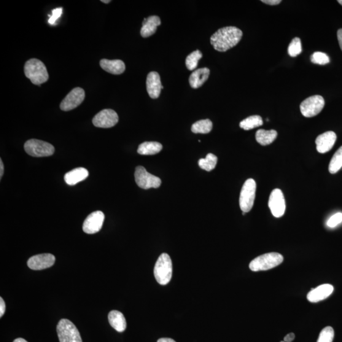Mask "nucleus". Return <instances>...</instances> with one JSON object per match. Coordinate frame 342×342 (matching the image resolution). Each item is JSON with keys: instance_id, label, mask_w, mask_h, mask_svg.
<instances>
[{"instance_id": "nucleus-14", "label": "nucleus", "mask_w": 342, "mask_h": 342, "mask_svg": "<svg viewBox=\"0 0 342 342\" xmlns=\"http://www.w3.org/2000/svg\"><path fill=\"white\" fill-rule=\"evenodd\" d=\"M55 262V257L51 254L34 255L28 261V266L32 270H43L52 267Z\"/></svg>"}, {"instance_id": "nucleus-13", "label": "nucleus", "mask_w": 342, "mask_h": 342, "mask_svg": "<svg viewBox=\"0 0 342 342\" xmlns=\"http://www.w3.org/2000/svg\"><path fill=\"white\" fill-rule=\"evenodd\" d=\"M105 220L102 211H95L88 215L83 223V230L87 234H95L100 231Z\"/></svg>"}, {"instance_id": "nucleus-15", "label": "nucleus", "mask_w": 342, "mask_h": 342, "mask_svg": "<svg viewBox=\"0 0 342 342\" xmlns=\"http://www.w3.org/2000/svg\"><path fill=\"white\" fill-rule=\"evenodd\" d=\"M336 140L333 131H328L320 134L316 139V149L320 153H325L332 149Z\"/></svg>"}, {"instance_id": "nucleus-3", "label": "nucleus", "mask_w": 342, "mask_h": 342, "mask_svg": "<svg viewBox=\"0 0 342 342\" xmlns=\"http://www.w3.org/2000/svg\"><path fill=\"white\" fill-rule=\"evenodd\" d=\"M284 258L277 252H270L260 255L250 263L249 268L252 271H267L276 267L283 263Z\"/></svg>"}, {"instance_id": "nucleus-24", "label": "nucleus", "mask_w": 342, "mask_h": 342, "mask_svg": "<svg viewBox=\"0 0 342 342\" xmlns=\"http://www.w3.org/2000/svg\"><path fill=\"white\" fill-rule=\"evenodd\" d=\"M162 149H163V145L160 143L144 142L139 145L138 153L143 155H152L159 153Z\"/></svg>"}, {"instance_id": "nucleus-2", "label": "nucleus", "mask_w": 342, "mask_h": 342, "mask_svg": "<svg viewBox=\"0 0 342 342\" xmlns=\"http://www.w3.org/2000/svg\"><path fill=\"white\" fill-rule=\"evenodd\" d=\"M24 73L32 84L40 86L49 79L47 67L41 61L31 58L24 66Z\"/></svg>"}, {"instance_id": "nucleus-31", "label": "nucleus", "mask_w": 342, "mask_h": 342, "mask_svg": "<svg viewBox=\"0 0 342 342\" xmlns=\"http://www.w3.org/2000/svg\"><path fill=\"white\" fill-rule=\"evenodd\" d=\"M335 336V332L332 327H327L323 328L319 334L317 342H332Z\"/></svg>"}, {"instance_id": "nucleus-44", "label": "nucleus", "mask_w": 342, "mask_h": 342, "mask_svg": "<svg viewBox=\"0 0 342 342\" xmlns=\"http://www.w3.org/2000/svg\"><path fill=\"white\" fill-rule=\"evenodd\" d=\"M280 342H285V341H280Z\"/></svg>"}, {"instance_id": "nucleus-21", "label": "nucleus", "mask_w": 342, "mask_h": 342, "mask_svg": "<svg viewBox=\"0 0 342 342\" xmlns=\"http://www.w3.org/2000/svg\"><path fill=\"white\" fill-rule=\"evenodd\" d=\"M209 75L210 70L206 67L196 70L191 74L189 78L191 87L193 89L201 87L208 79Z\"/></svg>"}, {"instance_id": "nucleus-36", "label": "nucleus", "mask_w": 342, "mask_h": 342, "mask_svg": "<svg viewBox=\"0 0 342 342\" xmlns=\"http://www.w3.org/2000/svg\"><path fill=\"white\" fill-rule=\"evenodd\" d=\"M261 2L269 5H279L281 2V0H262Z\"/></svg>"}, {"instance_id": "nucleus-6", "label": "nucleus", "mask_w": 342, "mask_h": 342, "mask_svg": "<svg viewBox=\"0 0 342 342\" xmlns=\"http://www.w3.org/2000/svg\"><path fill=\"white\" fill-rule=\"evenodd\" d=\"M256 187L254 180L249 179L245 182L242 188L239 203L242 211L245 213L251 211L254 206Z\"/></svg>"}, {"instance_id": "nucleus-17", "label": "nucleus", "mask_w": 342, "mask_h": 342, "mask_svg": "<svg viewBox=\"0 0 342 342\" xmlns=\"http://www.w3.org/2000/svg\"><path fill=\"white\" fill-rule=\"evenodd\" d=\"M334 287L332 285L324 284L320 285L316 289H312L310 292H309L307 298L312 303H319L320 301L326 299L330 297L333 292Z\"/></svg>"}, {"instance_id": "nucleus-18", "label": "nucleus", "mask_w": 342, "mask_h": 342, "mask_svg": "<svg viewBox=\"0 0 342 342\" xmlns=\"http://www.w3.org/2000/svg\"><path fill=\"white\" fill-rule=\"evenodd\" d=\"M161 21L158 16H150L145 18L143 22V26L140 31L143 37H148L155 33L157 27L160 26Z\"/></svg>"}, {"instance_id": "nucleus-38", "label": "nucleus", "mask_w": 342, "mask_h": 342, "mask_svg": "<svg viewBox=\"0 0 342 342\" xmlns=\"http://www.w3.org/2000/svg\"><path fill=\"white\" fill-rule=\"evenodd\" d=\"M337 37L339 43V45H340L341 50L342 51V29H338L337 32Z\"/></svg>"}, {"instance_id": "nucleus-10", "label": "nucleus", "mask_w": 342, "mask_h": 342, "mask_svg": "<svg viewBox=\"0 0 342 342\" xmlns=\"http://www.w3.org/2000/svg\"><path fill=\"white\" fill-rule=\"evenodd\" d=\"M268 206L273 216L279 218L285 214L286 204L282 191L274 189L269 196Z\"/></svg>"}, {"instance_id": "nucleus-43", "label": "nucleus", "mask_w": 342, "mask_h": 342, "mask_svg": "<svg viewBox=\"0 0 342 342\" xmlns=\"http://www.w3.org/2000/svg\"><path fill=\"white\" fill-rule=\"evenodd\" d=\"M338 2L339 4H340L341 5H342V0H338Z\"/></svg>"}, {"instance_id": "nucleus-28", "label": "nucleus", "mask_w": 342, "mask_h": 342, "mask_svg": "<svg viewBox=\"0 0 342 342\" xmlns=\"http://www.w3.org/2000/svg\"><path fill=\"white\" fill-rule=\"evenodd\" d=\"M342 168V146L333 155L329 164V171L331 174H335Z\"/></svg>"}, {"instance_id": "nucleus-27", "label": "nucleus", "mask_w": 342, "mask_h": 342, "mask_svg": "<svg viewBox=\"0 0 342 342\" xmlns=\"http://www.w3.org/2000/svg\"><path fill=\"white\" fill-rule=\"evenodd\" d=\"M217 157L212 153H209L205 158H201L198 161V166L201 169L206 171H211L216 166Z\"/></svg>"}, {"instance_id": "nucleus-20", "label": "nucleus", "mask_w": 342, "mask_h": 342, "mask_svg": "<svg viewBox=\"0 0 342 342\" xmlns=\"http://www.w3.org/2000/svg\"><path fill=\"white\" fill-rule=\"evenodd\" d=\"M88 176L89 172L87 169L79 168L67 172L65 175L64 179L67 185L73 186L77 184L78 183L84 181Z\"/></svg>"}, {"instance_id": "nucleus-29", "label": "nucleus", "mask_w": 342, "mask_h": 342, "mask_svg": "<svg viewBox=\"0 0 342 342\" xmlns=\"http://www.w3.org/2000/svg\"><path fill=\"white\" fill-rule=\"evenodd\" d=\"M203 57V53L200 50L194 51L186 58V66L189 71H193L198 66V61Z\"/></svg>"}, {"instance_id": "nucleus-30", "label": "nucleus", "mask_w": 342, "mask_h": 342, "mask_svg": "<svg viewBox=\"0 0 342 342\" xmlns=\"http://www.w3.org/2000/svg\"><path fill=\"white\" fill-rule=\"evenodd\" d=\"M303 48H301V41L299 37H295L290 43L289 48H288V52L289 55L292 57H296L301 53Z\"/></svg>"}, {"instance_id": "nucleus-32", "label": "nucleus", "mask_w": 342, "mask_h": 342, "mask_svg": "<svg viewBox=\"0 0 342 342\" xmlns=\"http://www.w3.org/2000/svg\"><path fill=\"white\" fill-rule=\"evenodd\" d=\"M312 63L319 65H326L330 63L329 56L327 54L320 52H314L311 56Z\"/></svg>"}, {"instance_id": "nucleus-26", "label": "nucleus", "mask_w": 342, "mask_h": 342, "mask_svg": "<svg viewBox=\"0 0 342 342\" xmlns=\"http://www.w3.org/2000/svg\"><path fill=\"white\" fill-rule=\"evenodd\" d=\"M212 129V123L211 120L204 119L197 121L194 123L192 127V131L194 133L207 134Z\"/></svg>"}, {"instance_id": "nucleus-34", "label": "nucleus", "mask_w": 342, "mask_h": 342, "mask_svg": "<svg viewBox=\"0 0 342 342\" xmlns=\"http://www.w3.org/2000/svg\"><path fill=\"white\" fill-rule=\"evenodd\" d=\"M62 13H63V9L62 8H57V9L52 10V15L50 16V19L48 20V23L51 25H53L55 24V22L60 18Z\"/></svg>"}, {"instance_id": "nucleus-41", "label": "nucleus", "mask_w": 342, "mask_h": 342, "mask_svg": "<svg viewBox=\"0 0 342 342\" xmlns=\"http://www.w3.org/2000/svg\"><path fill=\"white\" fill-rule=\"evenodd\" d=\"M13 342H28V341H27L26 340H24V338H18L15 339V340L14 341H13Z\"/></svg>"}, {"instance_id": "nucleus-8", "label": "nucleus", "mask_w": 342, "mask_h": 342, "mask_svg": "<svg viewBox=\"0 0 342 342\" xmlns=\"http://www.w3.org/2000/svg\"><path fill=\"white\" fill-rule=\"evenodd\" d=\"M325 104V99L323 96H312L301 102L300 106V112L304 117H314L321 112Z\"/></svg>"}, {"instance_id": "nucleus-23", "label": "nucleus", "mask_w": 342, "mask_h": 342, "mask_svg": "<svg viewBox=\"0 0 342 342\" xmlns=\"http://www.w3.org/2000/svg\"><path fill=\"white\" fill-rule=\"evenodd\" d=\"M278 133L275 130H265V129H259L256 132L255 138L256 141L261 145L266 146V145H270L277 138Z\"/></svg>"}, {"instance_id": "nucleus-33", "label": "nucleus", "mask_w": 342, "mask_h": 342, "mask_svg": "<svg viewBox=\"0 0 342 342\" xmlns=\"http://www.w3.org/2000/svg\"><path fill=\"white\" fill-rule=\"evenodd\" d=\"M342 222V213L338 212L332 215L327 222V226L330 228H335Z\"/></svg>"}, {"instance_id": "nucleus-16", "label": "nucleus", "mask_w": 342, "mask_h": 342, "mask_svg": "<svg viewBox=\"0 0 342 342\" xmlns=\"http://www.w3.org/2000/svg\"><path fill=\"white\" fill-rule=\"evenodd\" d=\"M162 89H164V86L161 84L159 74L157 72H150L147 78V90L150 98H158Z\"/></svg>"}, {"instance_id": "nucleus-37", "label": "nucleus", "mask_w": 342, "mask_h": 342, "mask_svg": "<svg viewBox=\"0 0 342 342\" xmlns=\"http://www.w3.org/2000/svg\"><path fill=\"white\" fill-rule=\"evenodd\" d=\"M295 337V334L293 333H291L285 336V337L284 338V341L285 342H292L293 341V340H294Z\"/></svg>"}, {"instance_id": "nucleus-25", "label": "nucleus", "mask_w": 342, "mask_h": 342, "mask_svg": "<svg viewBox=\"0 0 342 342\" xmlns=\"http://www.w3.org/2000/svg\"><path fill=\"white\" fill-rule=\"evenodd\" d=\"M263 125L262 117L259 115H252L242 121L239 123V127L244 130L249 131L259 127Z\"/></svg>"}, {"instance_id": "nucleus-4", "label": "nucleus", "mask_w": 342, "mask_h": 342, "mask_svg": "<svg viewBox=\"0 0 342 342\" xmlns=\"http://www.w3.org/2000/svg\"><path fill=\"white\" fill-rule=\"evenodd\" d=\"M172 274V260L168 254L164 253L158 257L154 268V276L157 281L161 285H166L170 282Z\"/></svg>"}, {"instance_id": "nucleus-19", "label": "nucleus", "mask_w": 342, "mask_h": 342, "mask_svg": "<svg viewBox=\"0 0 342 342\" xmlns=\"http://www.w3.org/2000/svg\"><path fill=\"white\" fill-rule=\"evenodd\" d=\"M99 65L104 71L114 75L123 74L126 70L125 64L120 60L110 61L107 59H102L99 62Z\"/></svg>"}, {"instance_id": "nucleus-5", "label": "nucleus", "mask_w": 342, "mask_h": 342, "mask_svg": "<svg viewBox=\"0 0 342 342\" xmlns=\"http://www.w3.org/2000/svg\"><path fill=\"white\" fill-rule=\"evenodd\" d=\"M24 150L28 155L34 157H49L55 152V148L52 145L36 139L27 141L24 145Z\"/></svg>"}, {"instance_id": "nucleus-35", "label": "nucleus", "mask_w": 342, "mask_h": 342, "mask_svg": "<svg viewBox=\"0 0 342 342\" xmlns=\"http://www.w3.org/2000/svg\"><path fill=\"white\" fill-rule=\"evenodd\" d=\"M5 310H6V306H5V301L2 297H0V317L4 316Z\"/></svg>"}, {"instance_id": "nucleus-7", "label": "nucleus", "mask_w": 342, "mask_h": 342, "mask_svg": "<svg viewBox=\"0 0 342 342\" xmlns=\"http://www.w3.org/2000/svg\"><path fill=\"white\" fill-rule=\"evenodd\" d=\"M56 331L60 342H82L79 331L69 319H61L58 323Z\"/></svg>"}, {"instance_id": "nucleus-40", "label": "nucleus", "mask_w": 342, "mask_h": 342, "mask_svg": "<svg viewBox=\"0 0 342 342\" xmlns=\"http://www.w3.org/2000/svg\"><path fill=\"white\" fill-rule=\"evenodd\" d=\"M157 342H176L174 340H172L171 338H160L159 340H158Z\"/></svg>"}, {"instance_id": "nucleus-9", "label": "nucleus", "mask_w": 342, "mask_h": 342, "mask_svg": "<svg viewBox=\"0 0 342 342\" xmlns=\"http://www.w3.org/2000/svg\"><path fill=\"white\" fill-rule=\"evenodd\" d=\"M134 177L137 185L142 189L160 187L162 182L159 177L149 173L144 167L138 166L136 168Z\"/></svg>"}, {"instance_id": "nucleus-39", "label": "nucleus", "mask_w": 342, "mask_h": 342, "mask_svg": "<svg viewBox=\"0 0 342 342\" xmlns=\"http://www.w3.org/2000/svg\"><path fill=\"white\" fill-rule=\"evenodd\" d=\"M4 163H3V161L1 159H0V178L2 179V177L3 176V175H4Z\"/></svg>"}, {"instance_id": "nucleus-1", "label": "nucleus", "mask_w": 342, "mask_h": 342, "mask_svg": "<svg viewBox=\"0 0 342 342\" xmlns=\"http://www.w3.org/2000/svg\"><path fill=\"white\" fill-rule=\"evenodd\" d=\"M243 32L236 27L229 26L220 28L212 35L211 43L215 50L225 52L240 42Z\"/></svg>"}, {"instance_id": "nucleus-42", "label": "nucleus", "mask_w": 342, "mask_h": 342, "mask_svg": "<svg viewBox=\"0 0 342 342\" xmlns=\"http://www.w3.org/2000/svg\"><path fill=\"white\" fill-rule=\"evenodd\" d=\"M102 2L104 3V4H109L110 2H111V1H110V0H102Z\"/></svg>"}, {"instance_id": "nucleus-12", "label": "nucleus", "mask_w": 342, "mask_h": 342, "mask_svg": "<svg viewBox=\"0 0 342 342\" xmlns=\"http://www.w3.org/2000/svg\"><path fill=\"white\" fill-rule=\"evenodd\" d=\"M85 98L83 89L75 88L66 96L61 104V109L63 111H70L79 106Z\"/></svg>"}, {"instance_id": "nucleus-11", "label": "nucleus", "mask_w": 342, "mask_h": 342, "mask_svg": "<svg viewBox=\"0 0 342 342\" xmlns=\"http://www.w3.org/2000/svg\"><path fill=\"white\" fill-rule=\"evenodd\" d=\"M118 116L114 110L104 109L97 114L93 118V124L97 128H110L116 125Z\"/></svg>"}, {"instance_id": "nucleus-22", "label": "nucleus", "mask_w": 342, "mask_h": 342, "mask_svg": "<svg viewBox=\"0 0 342 342\" xmlns=\"http://www.w3.org/2000/svg\"><path fill=\"white\" fill-rule=\"evenodd\" d=\"M109 321L111 327L118 332H125L126 328V321L124 315L120 312L112 311L109 312Z\"/></svg>"}]
</instances>
